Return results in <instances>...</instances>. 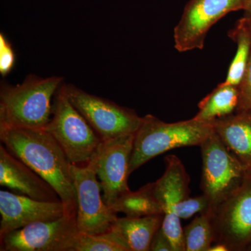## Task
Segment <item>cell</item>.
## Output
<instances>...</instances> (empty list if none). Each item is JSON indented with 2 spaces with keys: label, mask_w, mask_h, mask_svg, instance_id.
Listing matches in <instances>:
<instances>
[{
  "label": "cell",
  "mask_w": 251,
  "mask_h": 251,
  "mask_svg": "<svg viewBox=\"0 0 251 251\" xmlns=\"http://www.w3.org/2000/svg\"><path fill=\"white\" fill-rule=\"evenodd\" d=\"M164 214L143 217H117L112 226L124 238L130 251H150L155 233L161 227Z\"/></svg>",
  "instance_id": "cell-16"
},
{
  "label": "cell",
  "mask_w": 251,
  "mask_h": 251,
  "mask_svg": "<svg viewBox=\"0 0 251 251\" xmlns=\"http://www.w3.org/2000/svg\"><path fill=\"white\" fill-rule=\"evenodd\" d=\"M214 133V122L193 118L168 123L147 115L135 132L130 162V174L158 155L174 149L201 147Z\"/></svg>",
  "instance_id": "cell-3"
},
{
  "label": "cell",
  "mask_w": 251,
  "mask_h": 251,
  "mask_svg": "<svg viewBox=\"0 0 251 251\" xmlns=\"http://www.w3.org/2000/svg\"><path fill=\"white\" fill-rule=\"evenodd\" d=\"M73 105L85 117L102 141L134 134L143 117L131 109L87 93L75 86L67 85Z\"/></svg>",
  "instance_id": "cell-6"
},
{
  "label": "cell",
  "mask_w": 251,
  "mask_h": 251,
  "mask_svg": "<svg viewBox=\"0 0 251 251\" xmlns=\"http://www.w3.org/2000/svg\"><path fill=\"white\" fill-rule=\"evenodd\" d=\"M79 230L76 215L41 221L0 239L1 251H72Z\"/></svg>",
  "instance_id": "cell-9"
},
{
  "label": "cell",
  "mask_w": 251,
  "mask_h": 251,
  "mask_svg": "<svg viewBox=\"0 0 251 251\" xmlns=\"http://www.w3.org/2000/svg\"><path fill=\"white\" fill-rule=\"evenodd\" d=\"M63 77L29 75L17 85L2 84L0 89V126L43 128L50 120L52 97Z\"/></svg>",
  "instance_id": "cell-2"
},
{
  "label": "cell",
  "mask_w": 251,
  "mask_h": 251,
  "mask_svg": "<svg viewBox=\"0 0 251 251\" xmlns=\"http://www.w3.org/2000/svg\"><path fill=\"white\" fill-rule=\"evenodd\" d=\"M243 10H244L247 14H251V0H244Z\"/></svg>",
  "instance_id": "cell-27"
},
{
  "label": "cell",
  "mask_w": 251,
  "mask_h": 251,
  "mask_svg": "<svg viewBox=\"0 0 251 251\" xmlns=\"http://www.w3.org/2000/svg\"><path fill=\"white\" fill-rule=\"evenodd\" d=\"M0 140L6 150L28 165L58 194L65 215H76L72 163L53 137L44 128L0 126Z\"/></svg>",
  "instance_id": "cell-1"
},
{
  "label": "cell",
  "mask_w": 251,
  "mask_h": 251,
  "mask_svg": "<svg viewBox=\"0 0 251 251\" xmlns=\"http://www.w3.org/2000/svg\"><path fill=\"white\" fill-rule=\"evenodd\" d=\"M0 185L14 193L46 202H62L55 190L40 175L0 145Z\"/></svg>",
  "instance_id": "cell-14"
},
{
  "label": "cell",
  "mask_w": 251,
  "mask_h": 251,
  "mask_svg": "<svg viewBox=\"0 0 251 251\" xmlns=\"http://www.w3.org/2000/svg\"><path fill=\"white\" fill-rule=\"evenodd\" d=\"M166 170L155 182L149 183L151 193L161 204L164 214L162 229L174 251H185L183 228L175 214L178 203L189 197L190 179L182 162L175 155L165 158Z\"/></svg>",
  "instance_id": "cell-10"
},
{
  "label": "cell",
  "mask_w": 251,
  "mask_h": 251,
  "mask_svg": "<svg viewBox=\"0 0 251 251\" xmlns=\"http://www.w3.org/2000/svg\"><path fill=\"white\" fill-rule=\"evenodd\" d=\"M150 251H174L169 239L160 227L155 233L150 245Z\"/></svg>",
  "instance_id": "cell-25"
},
{
  "label": "cell",
  "mask_w": 251,
  "mask_h": 251,
  "mask_svg": "<svg viewBox=\"0 0 251 251\" xmlns=\"http://www.w3.org/2000/svg\"><path fill=\"white\" fill-rule=\"evenodd\" d=\"M229 36L237 44V49L225 82L239 86L247 72L251 55V14H247L238 21Z\"/></svg>",
  "instance_id": "cell-18"
},
{
  "label": "cell",
  "mask_w": 251,
  "mask_h": 251,
  "mask_svg": "<svg viewBox=\"0 0 251 251\" xmlns=\"http://www.w3.org/2000/svg\"><path fill=\"white\" fill-rule=\"evenodd\" d=\"M214 131L251 173V110L235 111L214 122Z\"/></svg>",
  "instance_id": "cell-15"
},
{
  "label": "cell",
  "mask_w": 251,
  "mask_h": 251,
  "mask_svg": "<svg viewBox=\"0 0 251 251\" xmlns=\"http://www.w3.org/2000/svg\"><path fill=\"white\" fill-rule=\"evenodd\" d=\"M209 251H229L227 247L223 244L215 243L214 245H211L209 248Z\"/></svg>",
  "instance_id": "cell-26"
},
{
  "label": "cell",
  "mask_w": 251,
  "mask_h": 251,
  "mask_svg": "<svg viewBox=\"0 0 251 251\" xmlns=\"http://www.w3.org/2000/svg\"><path fill=\"white\" fill-rule=\"evenodd\" d=\"M211 209L210 202L204 194L185 198L175 207V214L180 219H188L195 214H202Z\"/></svg>",
  "instance_id": "cell-22"
},
{
  "label": "cell",
  "mask_w": 251,
  "mask_h": 251,
  "mask_svg": "<svg viewBox=\"0 0 251 251\" xmlns=\"http://www.w3.org/2000/svg\"><path fill=\"white\" fill-rule=\"evenodd\" d=\"M185 251H209L214 243L210 212L200 214L183 228Z\"/></svg>",
  "instance_id": "cell-20"
},
{
  "label": "cell",
  "mask_w": 251,
  "mask_h": 251,
  "mask_svg": "<svg viewBox=\"0 0 251 251\" xmlns=\"http://www.w3.org/2000/svg\"><path fill=\"white\" fill-rule=\"evenodd\" d=\"M114 212L124 213L128 217H143L163 214L161 204L151 193L148 184L137 191L124 193L110 206Z\"/></svg>",
  "instance_id": "cell-19"
},
{
  "label": "cell",
  "mask_w": 251,
  "mask_h": 251,
  "mask_svg": "<svg viewBox=\"0 0 251 251\" xmlns=\"http://www.w3.org/2000/svg\"><path fill=\"white\" fill-rule=\"evenodd\" d=\"M0 239L29 225L57 220L65 214L62 202H46L11 193L0 191Z\"/></svg>",
  "instance_id": "cell-13"
},
{
  "label": "cell",
  "mask_w": 251,
  "mask_h": 251,
  "mask_svg": "<svg viewBox=\"0 0 251 251\" xmlns=\"http://www.w3.org/2000/svg\"><path fill=\"white\" fill-rule=\"evenodd\" d=\"M214 243L229 251H251V173L224 202L209 211Z\"/></svg>",
  "instance_id": "cell-7"
},
{
  "label": "cell",
  "mask_w": 251,
  "mask_h": 251,
  "mask_svg": "<svg viewBox=\"0 0 251 251\" xmlns=\"http://www.w3.org/2000/svg\"><path fill=\"white\" fill-rule=\"evenodd\" d=\"M72 251H130L124 238L116 228L103 233L90 234L79 232Z\"/></svg>",
  "instance_id": "cell-21"
},
{
  "label": "cell",
  "mask_w": 251,
  "mask_h": 251,
  "mask_svg": "<svg viewBox=\"0 0 251 251\" xmlns=\"http://www.w3.org/2000/svg\"><path fill=\"white\" fill-rule=\"evenodd\" d=\"M52 114L43 128L59 143L72 164L87 165L102 140L71 102L67 85L56 92Z\"/></svg>",
  "instance_id": "cell-4"
},
{
  "label": "cell",
  "mask_w": 251,
  "mask_h": 251,
  "mask_svg": "<svg viewBox=\"0 0 251 251\" xmlns=\"http://www.w3.org/2000/svg\"><path fill=\"white\" fill-rule=\"evenodd\" d=\"M77 201L76 222L79 232L90 234L109 230L117 219L116 213L100 196L94 156L85 166L72 165Z\"/></svg>",
  "instance_id": "cell-8"
},
{
  "label": "cell",
  "mask_w": 251,
  "mask_h": 251,
  "mask_svg": "<svg viewBox=\"0 0 251 251\" xmlns=\"http://www.w3.org/2000/svg\"><path fill=\"white\" fill-rule=\"evenodd\" d=\"M243 7L244 0H192L175 28V49L181 52L202 49L211 27L226 14Z\"/></svg>",
  "instance_id": "cell-11"
},
{
  "label": "cell",
  "mask_w": 251,
  "mask_h": 251,
  "mask_svg": "<svg viewBox=\"0 0 251 251\" xmlns=\"http://www.w3.org/2000/svg\"><path fill=\"white\" fill-rule=\"evenodd\" d=\"M134 135H122L101 141L94 154L103 199L110 207L117 198L130 191L128 178Z\"/></svg>",
  "instance_id": "cell-12"
},
{
  "label": "cell",
  "mask_w": 251,
  "mask_h": 251,
  "mask_svg": "<svg viewBox=\"0 0 251 251\" xmlns=\"http://www.w3.org/2000/svg\"><path fill=\"white\" fill-rule=\"evenodd\" d=\"M239 100L236 111L251 110V55L247 72L239 86Z\"/></svg>",
  "instance_id": "cell-24"
},
{
  "label": "cell",
  "mask_w": 251,
  "mask_h": 251,
  "mask_svg": "<svg viewBox=\"0 0 251 251\" xmlns=\"http://www.w3.org/2000/svg\"><path fill=\"white\" fill-rule=\"evenodd\" d=\"M16 62V55L12 46L4 34H0V74L3 76L9 74Z\"/></svg>",
  "instance_id": "cell-23"
},
{
  "label": "cell",
  "mask_w": 251,
  "mask_h": 251,
  "mask_svg": "<svg viewBox=\"0 0 251 251\" xmlns=\"http://www.w3.org/2000/svg\"><path fill=\"white\" fill-rule=\"evenodd\" d=\"M239 100V86L222 82L200 102L199 111L193 118L201 122H214L233 114L237 110Z\"/></svg>",
  "instance_id": "cell-17"
},
{
  "label": "cell",
  "mask_w": 251,
  "mask_h": 251,
  "mask_svg": "<svg viewBox=\"0 0 251 251\" xmlns=\"http://www.w3.org/2000/svg\"><path fill=\"white\" fill-rule=\"evenodd\" d=\"M200 148L202 158L201 189L210 202L211 211L242 186L249 172L215 131Z\"/></svg>",
  "instance_id": "cell-5"
}]
</instances>
